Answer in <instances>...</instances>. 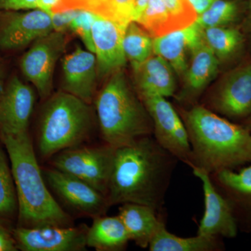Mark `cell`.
Instances as JSON below:
<instances>
[{"mask_svg":"<svg viewBox=\"0 0 251 251\" xmlns=\"http://www.w3.org/2000/svg\"><path fill=\"white\" fill-rule=\"evenodd\" d=\"M179 161L153 135L117 148L106 196L109 205L136 203L163 214L167 191Z\"/></svg>","mask_w":251,"mask_h":251,"instance_id":"cell-1","label":"cell"},{"mask_svg":"<svg viewBox=\"0 0 251 251\" xmlns=\"http://www.w3.org/2000/svg\"><path fill=\"white\" fill-rule=\"evenodd\" d=\"M176 110L187 130L191 169L211 175L235 171L251 163V133L242 124L229 121L201 104Z\"/></svg>","mask_w":251,"mask_h":251,"instance_id":"cell-2","label":"cell"},{"mask_svg":"<svg viewBox=\"0 0 251 251\" xmlns=\"http://www.w3.org/2000/svg\"><path fill=\"white\" fill-rule=\"evenodd\" d=\"M9 156L18 201L16 227L72 226V217L48 189L29 131L0 133Z\"/></svg>","mask_w":251,"mask_h":251,"instance_id":"cell-3","label":"cell"},{"mask_svg":"<svg viewBox=\"0 0 251 251\" xmlns=\"http://www.w3.org/2000/svg\"><path fill=\"white\" fill-rule=\"evenodd\" d=\"M104 143L120 148L153 135L151 117L122 69L112 74L95 100Z\"/></svg>","mask_w":251,"mask_h":251,"instance_id":"cell-4","label":"cell"},{"mask_svg":"<svg viewBox=\"0 0 251 251\" xmlns=\"http://www.w3.org/2000/svg\"><path fill=\"white\" fill-rule=\"evenodd\" d=\"M93 126L90 104L64 91L54 94L41 112L36 137L39 154L49 158L82 145L90 138Z\"/></svg>","mask_w":251,"mask_h":251,"instance_id":"cell-5","label":"cell"},{"mask_svg":"<svg viewBox=\"0 0 251 251\" xmlns=\"http://www.w3.org/2000/svg\"><path fill=\"white\" fill-rule=\"evenodd\" d=\"M116 148L104 143L100 146L74 147L52 156V168L78 178L107 196Z\"/></svg>","mask_w":251,"mask_h":251,"instance_id":"cell-6","label":"cell"},{"mask_svg":"<svg viewBox=\"0 0 251 251\" xmlns=\"http://www.w3.org/2000/svg\"><path fill=\"white\" fill-rule=\"evenodd\" d=\"M201 105L229 121L247 120L251 115V55L227 71Z\"/></svg>","mask_w":251,"mask_h":251,"instance_id":"cell-7","label":"cell"},{"mask_svg":"<svg viewBox=\"0 0 251 251\" xmlns=\"http://www.w3.org/2000/svg\"><path fill=\"white\" fill-rule=\"evenodd\" d=\"M143 100L153 122V136L157 143L188 166L191 148L187 130L177 110L165 97L149 96Z\"/></svg>","mask_w":251,"mask_h":251,"instance_id":"cell-8","label":"cell"},{"mask_svg":"<svg viewBox=\"0 0 251 251\" xmlns=\"http://www.w3.org/2000/svg\"><path fill=\"white\" fill-rule=\"evenodd\" d=\"M65 45L64 33L52 31L33 42L21 59L23 75L35 87L42 99L50 94L56 63Z\"/></svg>","mask_w":251,"mask_h":251,"instance_id":"cell-9","label":"cell"},{"mask_svg":"<svg viewBox=\"0 0 251 251\" xmlns=\"http://www.w3.org/2000/svg\"><path fill=\"white\" fill-rule=\"evenodd\" d=\"M89 227L42 226L16 227L12 233L18 250L23 251H81L87 248Z\"/></svg>","mask_w":251,"mask_h":251,"instance_id":"cell-10","label":"cell"},{"mask_svg":"<svg viewBox=\"0 0 251 251\" xmlns=\"http://www.w3.org/2000/svg\"><path fill=\"white\" fill-rule=\"evenodd\" d=\"M51 189L63 202L82 215H104L110 207L106 196L90 184L55 168L43 172Z\"/></svg>","mask_w":251,"mask_h":251,"instance_id":"cell-11","label":"cell"},{"mask_svg":"<svg viewBox=\"0 0 251 251\" xmlns=\"http://www.w3.org/2000/svg\"><path fill=\"white\" fill-rule=\"evenodd\" d=\"M52 31L50 16L41 10L0 12V49L4 50L23 49Z\"/></svg>","mask_w":251,"mask_h":251,"instance_id":"cell-12","label":"cell"},{"mask_svg":"<svg viewBox=\"0 0 251 251\" xmlns=\"http://www.w3.org/2000/svg\"><path fill=\"white\" fill-rule=\"evenodd\" d=\"M211 181L227 201L238 229L251 232V165L239 171L226 170L210 175Z\"/></svg>","mask_w":251,"mask_h":251,"instance_id":"cell-13","label":"cell"},{"mask_svg":"<svg viewBox=\"0 0 251 251\" xmlns=\"http://www.w3.org/2000/svg\"><path fill=\"white\" fill-rule=\"evenodd\" d=\"M193 175L202 183L204 212L197 234L232 239L239 229L227 201L216 189L210 174L199 168H192Z\"/></svg>","mask_w":251,"mask_h":251,"instance_id":"cell-14","label":"cell"},{"mask_svg":"<svg viewBox=\"0 0 251 251\" xmlns=\"http://www.w3.org/2000/svg\"><path fill=\"white\" fill-rule=\"evenodd\" d=\"M34 103L35 94L30 86L13 77L0 92V133L28 131Z\"/></svg>","mask_w":251,"mask_h":251,"instance_id":"cell-15","label":"cell"},{"mask_svg":"<svg viewBox=\"0 0 251 251\" xmlns=\"http://www.w3.org/2000/svg\"><path fill=\"white\" fill-rule=\"evenodd\" d=\"M125 30V27L111 20L97 14L92 26V38L99 76L112 75L126 65L127 59L123 49Z\"/></svg>","mask_w":251,"mask_h":251,"instance_id":"cell-16","label":"cell"},{"mask_svg":"<svg viewBox=\"0 0 251 251\" xmlns=\"http://www.w3.org/2000/svg\"><path fill=\"white\" fill-rule=\"evenodd\" d=\"M204 41L203 28L195 22L184 29L153 38V52L166 59L179 77H184L193 52Z\"/></svg>","mask_w":251,"mask_h":251,"instance_id":"cell-17","label":"cell"},{"mask_svg":"<svg viewBox=\"0 0 251 251\" xmlns=\"http://www.w3.org/2000/svg\"><path fill=\"white\" fill-rule=\"evenodd\" d=\"M62 68L64 92L92 103L98 75L95 54L77 48L63 59Z\"/></svg>","mask_w":251,"mask_h":251,"instance_id":"cell-18","label":"cell"},{"mask_svg":"<svg viewBox=\"0 0 251 251\" xmlns=\"http://www.w3.org/2000/svg\"><path fill=\"white\" fill-rule=\"evenodd\" d=\"M221 64L212 50L203 41L193 52L184 75L182 90L176 96L180 103L196 105V101L213 79L215 78Z\"/></svg>","mask_w":251,"mask_h":251,"instance_id":"cell-19","label":"cell"},{"mask_svg":"<svg viewBox=\"0 0 251 251\" xmlns=\"http://www.w3.org/2000/svg\"><path fill=\"white\" fill-rule=\"evenodd\" d=\"M136 91L140 98L149 96H174L176 84L173 67L166 59L153 54L133 70Z\"/></svg>","mask_w":251,"mask_h":251,"instance_id":"cell-20","label":"cell"},{"mask_svg":"<svg viewBox=\"0 0 251 251\" xmlns=\"http://www.w3.org/2000/svg\"><path fill=\"white\" fill-rule=\"evenodd\" d=\"M162 215L150 206L136 203H124L119 208L118 216L130 240L142 249L149 248L157 232L166 225Z\"/></svg>","mask_w":251,"mask_h":251,"instance_id":"cell-21","label":"cell"},{"mask_svg":"<svg viewBox=\"0 0 251 251\" xmlns=\"http://www.w3.org/2000/svg\"><path fill=\"white\" fill-rule=\"evenodd\" d=\"M204 41L221 64H239L247 58L248 36L240 25L203 28Z\"/></svg>","mask_w":251,"mask_h":251,"instance_id":"cell-22","label":"cell"},{"mask_svg":"<svg viewBox=\"0 0 251 251\" xmlns=\"http://www.w3.org/2000/svg\"><path fill=\"white\" fill-rule=\"evenodd\" d=\"M130 238L125 225L118 215L98 216L93 218L87 230L86 244L98 251L125 250Z\"/></svg>","mask_w":251,"mask_h":251,"instance_id":"cell-23","label":"cell"},{"mask_svg":"<svg viewBox=\"0 0 251 251\" xmlns=\"http://www.w3.org/2000/svg\"><path fill=\"white\" fill-rule=\"evenodd\" d=\"M150 251H223L226 249L221 237L197 234L192 237H178L166 228L159 229L149 246Z\"/></svg>","mask_w":251,"mask_h":251,"instance_id":"cell-24","label":"cell"},{"mask_svg":"<svg viewBox=\"0 0 251 251\" xmlns=\"http://www.w3.org/2000/svg\"><path fill=\"white\" fill-rule=\"evenodd\" d=\"M18 201L7 151L0 140V226L13 230L17 226Z\"/></svg>","mask_w":251,"mask_h":251,"instance_id":"cell-25","label":"cell"},{"mask_svg":"<svg viewBox=\"0 0 251 251\" xmlns=\"http://www.w3.org/2000/svg\"><path fill=\"white\" fill-rule=\"evenodd\" d=\"M246 11V0H216L196 22L202 28L241 25Z\"/></svg>","mask_w":251,"mask_h":251,"instance_id":"cell-26","label":"cell"},{"mask_svg":"<svg viewBox=\"0 0 251 251\" xmlns=\"http://www.w3.org/2000/svg\"><path fill=\"white\" fill-rule=\"evenodd\" d=\"M151 36L138 23L132 21L126 28L123 37L124 52L133 70L153 54Z\"/></svg>","mask_w":251,"mask_h":251,"instance_id":"cell-27","label":"cell"},{"mask_svg":"<svg viewBox=\"0 0 251 251\" xmlns=\"http://www.w3.org/2000/svg\"><path fill=\"white\" fill-rule=\"evenodd\" d=\"M152 38L175 31L174 25L163 0H150L136 21Z\"/></svg>","mask_w":251,"mask_h":251,"instance_id":"cell-28","label":"cell"},{"mask_svg":"<svg viewBox=\"0 0 251 251\" xmlns=\"http://www.w3.org/2000/svg\"><path fill=\"white\" fill-rule=\"evenodd\" d=\"M135 0H104L94 11V14L108 18L126 28L132 22L131 14Z\"/></svg>","mask_w":251,"mask_h":251,"instance_id":"cell-29","label":"cell"},{"mask_svg":"<svg viewBox=\"0 0 251 251\" xmlns=\"http://www.w3.org/2000/svg\"><path fill=\"white\" fill-rule=\"evenodd\" d=\"M173 21L175 31L196 22L198 15L188 0H163Z\"/></svg>","mask_w":251,"mask_h":251,"instance_id":"cell-30","label":"cell"},{"mask_svg":"<svg viewBox=\"0 0 251 251\" xmlns=\"http://www.w3.org/2000/svg\"><path fill=\"white\" fill-rule=\"evenodd\" d=\"M97 14L89 11L80 10L76 17L74 18L71 24L70 29L80 36L87 50L95 52L92 38V26L95 21Z\"/></svg>","mask_w":251,"mask_h":251,"instance_id":"cell-31","label":"cell"},{"mask_svg":"<svg viewBox=\"0 0 251 251\" xmlns=\"http://www.w3.org/2000/svg\"><path fill=\"white\" fill-rule=\"evenodd\" d=\"M103 1L104 0H60L52 10V12L67 10H85L94 13Z\"/></svg>","mask_w":251,"mask_h":251,"instance_id":"cell-32","label":"cell"},{"mask_svg":"<svg viewBox=\"0 0 251 251\" xmlns=\"http://www.w3.org/2000/svg\"><path fill=\"white\" fill-rule=\"evenodd\" d=\"M80 10H67V11L52 12L50 15L52 21L53 31L57 32H65L70 29L71 24L76 17Z\"/></svg>","mask_w":251,"mask_h":251,"instance_id":"cell-33","label":"cell"},{"mask_svg":"<svg viewBox=\"0 0 251 251\" xmlns=\"http://www.w3.org/2000/svg\"><path fill=\"white\" fill-rule=\"evenodd\" d=\"M37 0H0L1 11H24L36 9Z\"/></svg>","mask_w":251,"mask_h":251,"instance_id":"cell-34","label":"cell"},{"mask_svg":"<svg viewBox=\"0 0 251 251\" xmlns=\"http://www.w3.org/2000/svg\"><path fill=\"white\" fill-rule=\"evenodd\" d=\"M18 251L12 230L0 226V251Z\"/></svg>","mask_w":251,"mask_h":251,"instance_id":"cell-35","label":"cell"},{"mask_svg":"<svg viewBox=\"0 0 251 251\" xmlns=\"http://www.w3.org/2000/svg\"><path fill=\"white\" fill-rule=\"evenodd\" d=\"M193 6L198 16L209 9L216 0H188Z\"/></svg>","mask_w":251,"mask_h":251,"instance_id":"cell-36","label":"cell"},{"mask_svg":"<svg viewBox=\"0 0 251 251\" xmlns=\"http://www.w3.org/2000/svg\"><path fill=\"white\" fill-rule=\"evenodd\" d=\"M246 1H247V11H246L244 21L240 26L244 33L249 37H251V0H246Z\"/></svg>","mask_w":251,"mask_h":251,"instance_id":"cell-37","label":"cell"},{"mask_svg":"<svg viewBox=\"0 0 251 251\" xmlns=\"http://www.w3.org/2000/svg\"><path fill=\"white\" fill-rule=\"evenodd\" d=\"M149 1L150 0H135L132 10V21L136 22L138 21V18L143 14L144 10L148 6Z\"/></svg>","mask_w":251,"mask_h":251,"instance_id":"cell-38","label":"cell"},{"mask_svg":"<svg viewBox=\"0 0 251 251\" xmlns=\"http://www.w3.org/2000/svg\"><path fill=\"white\" fill-rule=\"evenodd\" d=\"M59 1L60 0H37L36 8L50 15Z\"/></svg>","mask_w":251,"mask_h":251,"instance_id":"cell-39","label":"cell"},{"mask_svg":"<svg viewBox=\"0 0 251 251\" xmlns=\"http://www.w3.org/2000/svg\"><path fill=\"white\" fill-rule=\"evenodd\" d=\"M242 125H244L251 133V115L247 120L243 122Z\"/></svg>","mask_w":251,"mask_h":251,"instance_id":"cell-40","label":"cell"},{"mask_svg":"<svg viewBox=\"0 0 251 251\" xmlns=\"http://www.w3.org/2000/svg\"><path fill=\"white\" fill-rule=\"evenodd\" d=\"M2 77V69H1V65H0V92L2 90L3 87H4V85H3Z\"/></svg>","mask_w":251,"mask_h":251,"instance_id":"cell-41","label":"cell"}]
</instances>
